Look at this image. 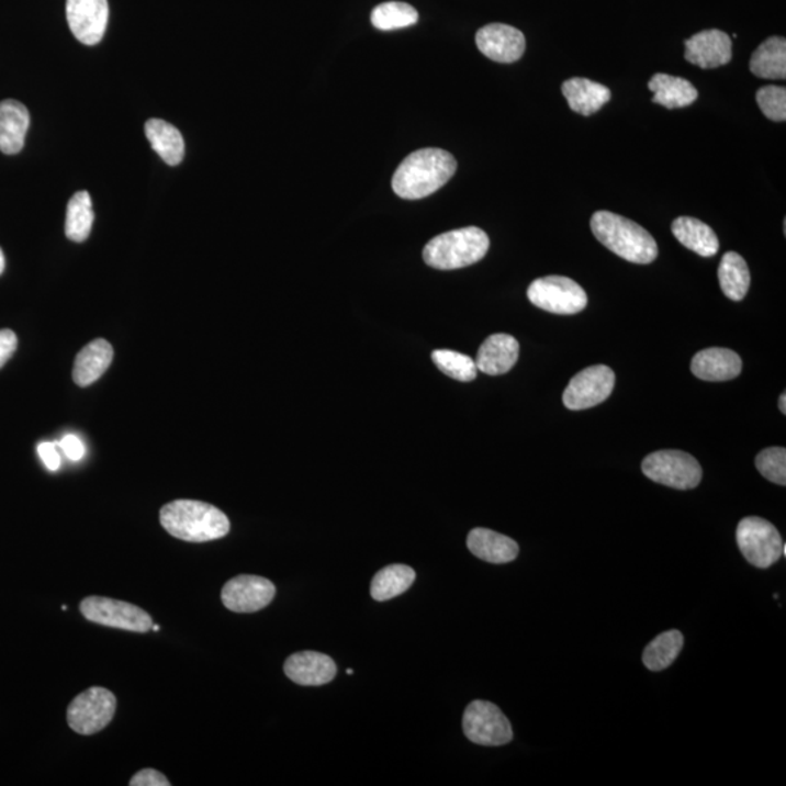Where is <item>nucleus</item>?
<instances>
[{
	"label": "nucleus",
	"mask_w": 786,
	"mask_h": 786,
	"mask_svg": "<svg viewBox=\"0 0 786 786\" xmlns=\"http://www.w3.org/2000/svg\"><path fill=\"white\" fill-rule=\"evenodd\" d=\"M18 347V338L11 329H0V368L11 359Z\"/></svg>",
	"instance_id": "c9c22d12"
},
{
	"label": "nucleus",
	"mask_w": 786,
	"mask_h": 786,
	"mask_svg": "<svg viewBox=\"0 0 786 786\" xmlns=\"http://www.w3.org/2000/svg\"><path fill=\"white\" fill-rule=\"evenodd\" d=\"M458 162L452 154L428 147L406 156L393 173L392 189L405 200H419L435 194L457 173Z\"/></svg>",
	"instance_id": "f257e3e1"
},
{
	"label": "nucleus",
	"mask_w": 786,
	"mask_h": 786,
	"mask_svg": "<svg viewBox=\"0 0 786 786\" xmlns=\"http://www.w3.org/2000/svg\"><path fill=\"white\" fill-rule=\"evenodd\" d=\"M38 454L44 464H46L47 469H50V471H57V469L60 468L61 459L59 450H57V445L48 443V441L40 445Z\"/></svg>",
	"instance_id": "4c0bfd02"
},
{
	"label": "nucleus",
	"mask_w": 786,
	"mask_h": 786,
	"mask_svg": "<svg viewBox=\"0 0 786 786\" xmlns=\"http://www.w3.org/2000/svg\"><path fill=\"white\" fill-rule=\"evenodd\" d=\"M59 446L66 457L74 460V462H78V460L85 457V445L78 436L66 435L64 439L60 440Z\"/></svg>",
	"instance_id": "e433bc0d"
},
{
	"label": "nucleus",
	"mask_w": 786,
	"mask_h": 786,
	"mask_svg": "<svg viewBox=\"0 0 786 786\" xmlns=\"http://www.w3.org/2000/svg\"><path fill=\"white\" fill-rule=\"evenodd\" d=\"M92 200L88 191H79L67 204L66 236L74 243H83L91 235L93 225Z\"/></svg>",
	"instance_id": "c756f323"
},
{
	"label": "nucleus",
	"mask_w": 786,
	"mask_h": 786,
	"mask_svg": "<svg viewBox=\"0 0 786 786\" xmlns=\"http://www.w3.org/2000/svg\"><path fill=\"white\" fill-rule=\"evenodd\" d=\"M756 468L767 481L786 485V450L784 448L763 450L757 454Z\"/></svg>",
	"instance_id": "473e14b6"
},
{
	"label": "nucleus",
	"mask_w": 786,
	"mask_h": 786,
	"mask_svg": "<svg viewBox=\"0 0 786 786\" xmlns=\"http://www.w3.org/2000/svg\"><path fill=\"white\" fill-rule=\"evenodd\" d=\"M520 346L508 334H494L486 338L478 351L476 368L490 377L510 372L519 359Z\"/></svg>",
	"instance_id": "f3484780"
},
{
	"label": "nucleus",
	"mask_w": 786,
	"mask_h": 786,
	"mask_svg": "<svg viewBox=\"0 0 786 786\" xmlns=\"http://www.w3.org/2000/svg\"><path fill=\"white\" fill-rule=\"evenodd\" d=\"M467 543L473 555L491 564H508L519 555L516 540L484 527L471 530Z\"/></svg>",
	"instance_id": "6ab92c4d"
},
{
	"label": "nucleus",
	"mask_w": 786,
	"mask_h": 786,
	"mask_svg": "<svg viewBox=\"0 0 786 786\" xmlns=\"http://www.w3.org/2000/svg\"><path fill=\"white\" fill-rule=\"evenodd\" d=\"M718 280H720L722 293L730 301H743L750 288L748 262L740 254L727 252L718 268Z\"/></svg>",
	"instance_id": "bb28decb"
},
{
	"label": "nucleus",
	"mask_w": 786,
	"mask_h": 786,
	"mask_svg": "<svg viewBox=\"0 0 786 786\" xmlns=\"http://www.w3.org/2000/svg\"><path fill=\"white\" fill-rule=\"evenodd\" d=\"M131 786H171V783H169L167 776L160 774V772L147 767V770L138 771L137 774L133 776Z\"/></svg>",
	"instance_id": "f704fd0d"
},
{
	"label": "nucleus",
	"mask_w": 786,
	"mask_h": 786,
	"mask_svg": "<svg viewBox=\"0 0 786 786\" xmlns=\"http://www.w3.org/2000/svg\"><path fill=\"white\" fill-rule=\"evenodd\" d=\"M642 472L656 484L674 490H694L703 481L698 460L682 450H660L642 460Z\"/></svg>",
	"instance_id": "39448f33"
},
{
	"label": "nucleus",
	"mask_w": 786,
	"mask_h": 786,
	"mask_svg": "<svg viewBox=\"0 0 786 786\" xmlns=\"http://www.w3.org/2000/svg\"><path fill=\"white\" fill-rule=\"evenodd\" d=\"M4 270V256L2 252V249H0V274H2Z\"/></svg>",
	"instance_id": "ea45409f"
},
{
	"label": "nucleus",
	"mask_w": 786,
	"mask_h": 786,
	"mask_svg": "<svg viewBox=\"0 0 786 786\" xmlns=\"http://www.w3.org/2000/svg\"><path fill=\"white\" fill-rule=\"evenodd\" d=\"M489 249V235L480 227L469 226L433 238L424 248L423 258L437 270H458L481 261Z\"/></svg>",
	"instance_id": "20e7f679"
},
{
	"label": "nucleus",
	"mask_w": 786,
	"mask_h": 786,
	"mask_svg": "<svg viewBox=\"0 0 786 786\" xmlns=\"http://www.w3.org/2000/svg\"><path fill=\"white\" fill-rule=\"evenodd\" d=\"M750 70L762 79L786 78V40L771 37L765 40L750 59Z\"/></svg>",
	"instance_id": "a878e982"
},
{
	"label": "nucleus",
	"mask_w": 786,
	"mask_h": 786,
	"mask_svg": "<svg viewBox=\"0 0 786 786\" xmlns=\"http://www.w3.org/2000/svg\"><path fill=\"white\" fill-rule=\"evenodd\" d=\"M757 105L762 113L772 122L781 123L786 120V89L784 87H763L756 93Z\"/></svg>",
	"instance_id": "72a5a7b5"
},
{
	"label": "nucleus",
	"mask_w": 786,
	"mask_h": 786,
	"mask_svg": "<svg viewBox=\"0 0 786 786\" xmlns=\"http://www.w3.org/2000/svg\"><path fill=\"white\" fill-rule=\"evenodd\" d=\"M113 346L105 339L98 338L82 348L76 356L74 381L78 386H89L102 377L113 363Z\"/></svg>",
	"instance_id": "412c9836"
},
{
	"label": "nucleus",
	"mask_w": 786,
	"mask_h": 786,
	"mask_svg": "<svg viewBox=\"0 0 786 786\" xmlns=\"http://www.w3.org/2000/svg\"><path fill=\"white\" fill-rule=\"evenodd\" d=\"M115 709L117 698L113 692L101 686L89 687L67 707V723L76 734H97L113 721Z\"/></svg>",
	"instance_id": "0eeeda50"
},
{
	"label": "nucleus",
	"mask_w": 786,
	"mask_h": 786,
	"mask_svg": "<svg viewBox=\"0 0 786 786\" xmlns=\"http://www.w3.org/2000/svg\"><path fill=\"white\" fill-rule=\"evenodd\" d=\"M284 673L297 685L323 686L334 681L337 665L329 655L316 651H302L285 660Z\"/></svg>",
	"instance_id": "dca6fc26"
},
{
	"label": "nucleus",
	"mask_w": 786,
	"mask_h": 786,
	"mask_svg": "<svg viewBox=\"0 0 786 786\" xmlns=\"http://www.w3.org/2000/svg\"><path fill=\"white\" fill-rule=\"evenodd\" d=\"M737 544L750 564L766 570L783 557L784 540L771 521L745 517L737 526Z\"/></svg>",
	"instance_id": "423d86ee"
},
{
	"label": "nucleus",
	"mask_w": 786,
	"mask_h": 786,
	"mask_svg": "<svg viewBox=\"0 0 786 786\" xmlns=\"http://www.w3.org/2000/svg\"><path fill=\"white\" fill-rule=\"evenodd\" d=\"M437 368L449 378L459 382H472L476 378L478 368L475 360L462 352L452 350H436L431 355Z\"/></svg>",
	"instance_id": "2f4dec72"
},
{
	"label": "nucleus",
	"mask_w": 786,
	"mask_h": 786,
	"mask_svg": "<svg viewBox=\"0 0 786 786\" xmlns=\"http://www.w3.org/2000/svg\"><path fill=\"white\" fill-rule=\"evenodd\" d=\"M690 369L700 381L727 382L739 377L743 361L728 348H707L694 357Z\"/></svg>",
	"instance_id": "a211bd4d"
},
{
	"label": "nucleus",
	"mask_w": 786,
	"mask_h": 786,
	"mask_svg": "<svg viewBox=\"0 0 786 786\" xmlns=\"http://www.w3.org/2000/svg\"><path fill=\"white\" fill-rule=\"evenodd\" d=\"M370 21L374 29L392 31L408 29L418 22L417 9L405 2H385L373 9Z\"/></svg>",
	"instance_id": "7c9ffc66"
},
{
	"label": "nucleus",
	"mask_w": 786,
	"mask_h": 786,
	"mask_svg": "<svg viewBox=\"0 0 786 786\" xmlns=\"http://www.w3.org/2000/svg\"><path fill=\"white\" fill-rule=\"evenodd\" d=\"M615 381L614 370L603 364L592 366L571 379L564 395H562V401L569 409L593 408L610 396Z\"/></svg>",
	"instance_id": "9b49d317"
},
{
	"label": "nucleus",
	"mask_w": 786,
	"mask_h": 786,
	"mask_svg": "<svg viewBox=\"0 0 786 786\" xmlns=\"http://www.w3.org/2000/svg\"><path fill=\"white\" fill-rule=\"evenodd\" d=\"M160 525L173 538L191 543L212 542L231 531L227 516L212 504L176 499L160 508Z\"/></svg>",
	"instance_id": "f03ea898"
},
{
	"label": "nucleus",
	"mask_w": 786,
	"mask_h": 786,
	"mask_svg": "<svg viewBox=\"0 0 786 786\" xmlns=\"http://www.w3.org/2000/svg\"><path fill=\"white\" fill-rule=\"evenodd\" d=\"M590 225L598 243L624 260L651 263L659 257V245L650 232L627 217L610 212H597L593 214Z\"/></svg>",
	"instance_id": "7ed1b4c3"
},
{
	"label": "nucleus",
	"mask_w": 786,
	"mask_h": 786,
	"mask_svg": "<svg viewBox=\"0 0 786 786\" xmlns=\"http://www.w3.org/2000/svg\"><path fill=\"white\" fill-rule=\"evenodd\" d=\"M415 582V571L408 565L395 564L379 571L372 580L370 594L374 600L386 602L405 593Z\"/></svg>",
	"instance_id": "cd10ccee"
},
{
	"label": "nucleus",
	"mask_w": 786,
	"mask_h": 786,
	"mask_svg": "<svg viewBox=\"0 0 786 786\" xmlns=\"http://www.w3.org/2000/svg\"><path fill=\"white\" fill-rule=\"evenodd\" d=\"M672 232L674 238L686 247L698 254L700 257L709 258L716 256L720 249V240L712 227L699 218L682 216L673 222Z\"/></svg>",
	"instance_id": "5701e85b"
},
{
	"label": "nucleus",
	"mask_w": 786,
	"mask_h": 786,
	"mask_svg": "<svg viewBox=\"0 0 786 786\" xmlns=\"http://www.w3.org/2000/svg\"><path fill=\"white\" fill-rule=\"evenodd\" d=\"M653 102L667 110L685 109L698 100V89L689 80L667 74H655L649 82Z\"/></svg>",
	"instance_id": "b1692460"
},
{
	"label": "nucleus",
	"mask_w": 786,
	"mask_h": 786,
	"mask_svg": "<svg viewBox=\"0 0 786 786\" xmlns=\"http://www.w3.org/2000/svg\"><path fill=\"white\" fill-rule=\"evenodd\" d=\"M475 42L482 55L497 64H515L524 57L526 50L525 34L506 24L482 26Z\"/></svg>",
	"instance_id": "4468645a"
},
{
	"label": "nucleus",
	"mask_w": 786,
	"mask_h": 786,
	"mask_svg": "<svg viewBox=\"0 0 786 786\" xmlns=\"http://www.w3.org/2000/svg\"><path fill=\"white\" fill-rule=\"evenodd\" d=\"M145 133L147 141L156 154L171 167H177L184 159V137L176 126L164 122V120L151 119L146 123Z\"/></svg>",
	"instance_id": "393cba45"
},
{
	"label": "nucleus",
	"mask_w": 786,
	"mask_h": 786,
	"mask_svg": "<svg viewBox=\"0 0 786 786\" xmlns=\"http://www.w3.org/2000/svg\"><path fill=\"white\" fill-rule=\"evenodd\" d=\"M685 59L700 69H717L730 64L732 42L720 30H705L685 42Z\"/></svg>",
	"instance_id": "2eb2a0df"
},
{
	"label": "nucleus",
	"mask_w": 786,
	"mask_h": 786,
	"mask_svg": "<svg viewBox=\"0 0 786 786\" xmlns=\"http://www.w3.org/2000/svg\"><path fill=\"white\" fill-rule=\"evenodd\" d=\"M779 409L781 413L786 414V395L785 392L779 397Z\"/></svg>",
	"instance_id": "58836bf2"
},
{
	"label": "nucleus",
	"mask_w": 786,
	"mask_h": 786,
	"mask_svg": "<svg viewBox=\"0 0 786 786\" xmlns=\"http://www.w3.org/2000/svg\"><path fill=\"white\" fill-rule=\"evenodd\" d=\"M683 644H685V638L677 629L660 633L647 645L644 654H642L645 667L651 672H661V670L670 667L681 654Z\"/></svg>",
	"instance_id": "c85d7f7f"
},
{
	"label": "nucleus",
	"mask_w": 786,
	"mask_h": 786,
	"mask_svg": "<svg viewBox=\"0 0 786 786\" xmlns=\"http://www.w3.org/2000/svg\"><path fill=\"white\" fill-rule=\"evenodd\" d=\"M80 614L89 622L123 631L145 633L154 627V619L142 607L102 596H89L80 602Z\"/></svg>",
	"instance_id": "1a4fd4ad"
},
{
	"label": "nucleus",
	"mask_w": 786,
	"mask_h": 786,
	"mask_svg": "<svg viewBox=\"0 0 786 786\" xmlns=\"http://www.w3.org/2000/svg\"><path fill=\"white\" fill-rule=\"evenodd\" d=\"M562 93H564L570 109L574 113L582 115L596 114L603 105L610 101V89L605 85L593 82L586 78H573L562 83Z\"/></svg>",
	"instance_id": "4be33fe9"
},
{
	"label": "nucleus",
	"mask_w": 786,
	"mask_h": 786,
	"mask_svg": "<svg viewBox=\"0 0 786 786\" xmlns=\"http://www.w3.org/2000/svg\"><path fill=\"white\" fill-rule=\"evenodd\" d=\"M30 128V113L15 100L0 102V150L4 155L20 154Z\"/></svg>",
	"instance_id": "aec40b11"
},
{
	"label": "nucleus",
	"mask_w": 786,
	"mask_h": 786,
	"mask_svg": "<svg viewBox=\"0 0 786 786\" xmlns=\"http://www.w3.org/2000/svg\"><path fill=\"white\" fill-rule=\"evenodd\" d=\"M276 596V586L270 580L258 575H238L222 588V602L235 614H254L267 607Z\"/></svg>",
	"instance_id": "f8f14e48"
},
{
	"label": "nucleus",
	"mask_w": 786,
	"mask_h": 786,
	"mask_svg": "<svg viewBox=\"0 0 786 786\" xmlns=\"http://www.w3.org/2000/svg\"><path fill=\"white\" fill-rule=\"evenodd\" d=\"M527 297L531 305L557 315H575L587 306V294L582 285L562 276L535 280L527 289Z\"/></svg>",
	"instance_id": "6e6552de"
},
{
	"label": "nucleus",
	"mask_w": 786,
	"mask_h": 786,
	"mask_svg": "<svg viewBox=\"0 0 786 786\" xmlns=\"http://www.w3.org/2000/svg\"><path fill=\"white\" fill-rule=\"evenodd\" d=\"M464 736L478 745H504L513 740L510 721L497 705L473 700L468 705L462 721Z\"/></svg>",
	"instance_id": "9d476101"
},
{
	"label": "nucleus",
	"mask_w": 786,
	"mask_h": 786,
	"mask_svg": "<svg viewBox=\"0 0 786 786\" xmlns=\"http://www.w3.org/2000/svg\"><path fill=\"white\" fill-rule=\"evenodd\" d=\"M67 22L76 40L96 46L109 25V0H67Z\"/></svg>",
	"instance_id": "ddd939ff"
}]
</instances>
